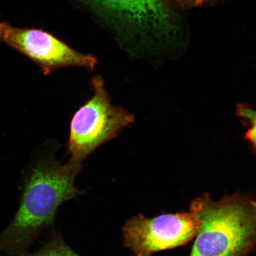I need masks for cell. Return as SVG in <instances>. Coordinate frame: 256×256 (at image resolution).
<instances>
[{
    "label": "cell",
    "mask_w": 256,
    "mask_h": 256,
    "mask_svg": "<svg viewBox=\"0 0 256 256\" xmlns=\"http://www.w3.org/2000/svg\"><path fill=\"white\" fill-rule=\"evenodd\" d=\"M198 228L197 218L191 210L153 218L140 214L124 224V244L135 256H152L187 244L196 236Z\"/></svg>",
    "instance_id": "5"
},
{
    "label": "cell",
    "mask_w": 256,
    "mask_h": 256,
    "mask_svg": "<svg viewBox=\"0 0 256 256\" xmlns=\"http://www.w3.org/2000/svg\"><path fill=\"white\" fill-rule=\"evenodd\" d=\"M0 43L26 56L46 76L69 66L94 71L98 63L94 56L78 52L48 32L14 27L7 22L0 23Z\"/></svg>",
    "instance_id": "6"
},
{
    "label": "cell",
    "mask_w": 256,
    "mask_h": 256,
    "mask_svg": "<svg viewBox=\"0 0 256 256\" xmlns=\"http://www.w3.org/2000/svg\"><path fill=\"white\" fill-rule=\"evenodd\" d=\"M26 256H81L69 247L60 234L54 232L38 251Z\"/></svg>",
    "instance_id": "7"
},
{
    "label": "cell",
    "mask_w": 256,
    "mask_h": 256,
    "mask_svg": "<svg viewBox=\"0 0 256 256\" xmlns=\"http://www.w3.org/2000/svg\"><path fill=\"white\" fill-rule=\"evenodd\" d=\"M0 256H4V255H3L1 251H0Z\"/></svg>",
    "instance_id": "10"
},
{
    "label": "cell",
    "mask_w": 256,
    "mask_h": 256,
    "mask_svg": "<svg viewBox=\"0 0 256 256\" xmlns=\"http://www.w3.org/2000/svg\"><path fill=\"white\" fill-rule=\"evenodd\" d=\"M178 9L188 10L194 8H206L218 4L222 0H169Z\"/></svg>",
    "instance_id": "9"
},
{
    "label": "cell",
    "mask_w": 256,
    "mask_h": 256,
    "mask_svg": "<svg viewBox=\"0 0 256 256\" xmlns=\"http://www.w3.org/2000/svg\"><path fill=\"white\" fill-rule=\"evenodd\" d=\"M91 84L94 96L76 112L70 124L67 152L70 160L80 163L135 120L132 114L112 104L100 76L92 78Z\"/></svg>",
    "instance_id": "4"
},
{
    "label": "cell",
    "mask_w": 256,
    "mask_h": 256,
    "mask_svg": "<svg viewBox=\"0 0 256 256\" xmlns=\"http://www.w3.org/2000/svg\"><path fill=\"white\" fill-rule=\"evenodd\" d=\"M108 22L122 40L144 50L170 49L182 34L177 8L169 0H76Z\"/></svg>",
    "instance_id": "3"
},
{
    "label": "cell",
    "mask_w": 256,
    "mask_h": 256,
    "mask_svg": "<svg viewBox=\"0 0 256 256\" xmlns=\"http://www.w3.org/2000/svg\"><path fill=\"white\" fill-rule=\"evenodd\" d=\"M198 228L190 256H245L256 246V200L241 194L192 202Z\"/></svg>",
    "instance_id": "2"
},
{
    "label": "cell",
    "mask_w": 256,
    "mask_h": 256,
    "mask_svg": "<svg viewBox=\"0 0 256 256\" xmlns=\"http://www.w3.org/2000/svg\"><path fill=\"white\" fill-rule=\"evenodd\" d=\"M82 163L72 160L60 165L52 152L42 156L28 169L14 219L0 233L4 256H26L32 243L52 225L58 210L84 192L75 184Z\"/></svg>",
    "instance_id": "1"
},
{
    "label": "cell",
    "mask_w": 256,
    "mask_h": 256,
    "mask_svg": "<svg viewBox=\"0 0 256 256\" xmlns=\"http://www.w3.org/2000/svg\"><path fill=\"white\" fill-rule=\"evenodd\" d=\"M236 114L242 120V124L248 128L245 134V139L256 153V110L248 104H238Z\"/></svg>",
    "instance_id": "8"
}]
</instances>
